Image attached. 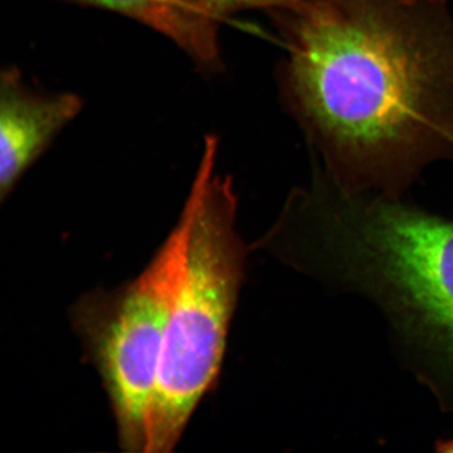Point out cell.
I'll return each instance as SVG.
<instances>
[{
	"label": "cell",
	"mask_w": 453,
	"mask_h": 453,
	"mask_svg": "<svg viewBox=\"0 0 453 453\" xmlns=\"http://www.w3.org/2000/svg\"><path fill=\"white\" fill-rule=\"evenodd\" d=\"M283 104L347 195L402 199L453 162V18L446 0H295L270 14Z\"/></svg>",
	"instance_id": "cell-1"
},
{
	"label": "cell",
	"mask_w": 453,
	"mask_h": 453,
	"mask_svg": "<svg viewBox=\"0 0 453 453\" xmlns=\"http://www.w3.org/2000/svg\"><path fill=\"white\" fill-rule=\"evenodd\" d=\"M277 234L292 266L380 310L405 368L453 412V219L378 193L347 195L315 169Z\"/></svg>",
	"instance_id": "cell-2"
},
{
	"label": "cell",
	"mask_w": 453,
	"mask_h": 453,
	"mask_svg": "<svg viewBox=\"0 0 453 453\" xmlns=\"http://www.w3.org/2000/svg\"><path fill=\"white\" fill-rule=\"evenodd\" d=\"M219 138H205L180 216L184 235L170 285L165 334L145 453L178 445L196 405L216 383L238 292L244 250L235 231L231 178L216 172Z\"/></svg>",
	"instance_id": "cell-3"
},
{
	"label": "cell",
	"mask_w": 453,
	"mask_h": 453,
	"mask_svg": "<svg viewBox=\"0 0 453 453\" xmlns=\"http://www.w3.org/2000/svg\"><path fill=\"white\" fill-rule=\"evenodd\" d=\"M184 228L180 220L153 261L133 281L83 296L73 309L74 330L103 380L125 451L145 453L170 285Z\"/></svg>",
	"instance_id": "cell-4"
},
{
	"label": "cell",
	"mask_w": 453,
	"mask_h": 453,
	"mask_svg": "<svg viewBox=\"0 0 453 453\" xmlns=\"http://www.w3.org/2000/svg\"><path fill=\"white\" fill-rule=\"evenodd\" d=\"M81 109L77 95L41 91L0 68V204Z\"/></svg>",
	"instance_id": "cell-5"
},
{
	"label": "cell",
	"mask_w": 453,
	"mask_h": 453,
	"mask_svg": "<svg viewBox=\"0 0 453 453\" xmlns=\"http://www.w3.org/2000/svg\"><path fill=\"white\" fill-rule=\"evenodd\" d=\"M115 12L165 35L202 71L219 73V18L204 0H62Z\"/></svg>",
	"instance_id": "cell-6"
},
{
	"label": "cell",
	"mask_w": 453,
	"mask_h": 453,
	"mask_svg": "<svg viewBox=\"0 0 453 453\" xmlns=\"http://www.w3.org/2000/svg\"><path fill=\"white\" fill-rule=\"evenodd\" d=\"M214 14L222 19L238 12L262 11L268 14L288 9L295 0H204Z\"/></svg>",
	"instance_id": "cell-7"
}]
</instances>
